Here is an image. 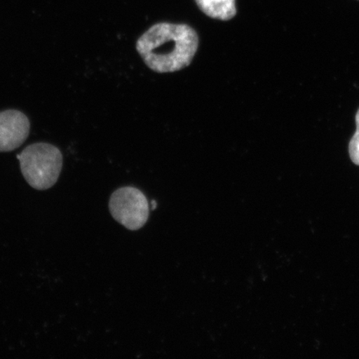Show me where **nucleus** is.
I'll return each mask as SVG.
<instances>
[{
    "label": "nucleus",
    "mask_w": 359,
    "mask_h": 359,
    "mask_svg": "<svg viewBox=\"0 0 359 359\" xmlns=\"http://www.w3.org/2000/svg\"><path fill=\"white\" fill-rule=\"evenodd\" d=\"M199 47L196 31L187 25L159 22L137 40V50L149 69L173 73L189 66Z\"/></svg>",
    "instance_id": "nucleus-1"
},
{
    "label": "nucleus",
    "mask_w": 359,
    "mask_h": 359,
    "mask_svg": "<svg viewBox=\"0 0 359 359\" xmlns=\"http://www.w3.org/2000/svg\"><path fill=\"white\" fill-rule=\"evenodd\" d=\"M17 157L22 176L34 189L44 191L55 185L62 168V154L57 147L34 143Z\"/></svg>",
    "instance_id": "nucleus-2"
},
{
    "label": "nucleus",
    "mask_w": 359,
    "mask_h": 359,
    "mask_svg": "<svg viewBox=\"0 0 359 359\" xmlns=\"http://www.w3.org/2000/svg\"><path fill=\"white\" fill-rule=\"evenodd\" d=\"M109 210L116 222L132 231L144 226L149 215L145 195L132 187H122L112 193Z\"/></svg>",
    "instance_id": "nucleus-3"
},
{
    "label": "nucleus",
    "mask_w": 359,
    "mask_h": 359,
    "mask_svg": "<svg viewBox=\"0 0 359 359\" xmlns=\"http://www.w3.org/2000/svg\"><path fill=\"white\" fill-rule=\"evenodd\" d=\"M30 122L22 111L8 109L0 111V152L19 148L28 138Z\"/></svg>",
    "instance_id": "nucleus-4"
},
{
    "label": "nucleus",
    "mask_w": 359,
    "mask_h": 359,
    "mask_svg": "<svg viewBox=\"0 0 359 359\" xmlns=\"http://www.w3.org/2000/svg\"><path fill=\"white\" fill-rule=\"evenodd\" d=\"M200 10L215 20L228 21L236 15V0H195Z\"/></svg>",
    "instance_id": "nucleus-5"
},
{
    "label": "nucleus",
    "mask_w": 359,
    "mask_h": 359,
    "mask_svg": "<svg viewBox=\"0 0 359 359\" xmlns=\"http://www.w3.org/2000/svg\"><path fill=\"white\" fill-rule=\"evenodd\" d=\"M355 120L357 130L351 140H350L348 152L350 158H351L353 163L359 165V109L357 111Z\"/></svg>",
    "instance_id": "nucleus-6"
},
{
    "label": "nucleus",
    "mask_w": 359,
    "mask_h": 359,
    "mask_svg": "<svg viewBox=\"0 0 359 359\" xmlns=\"http://www.w3.org/2000/svg\"><path fill=\"white\" fill-rule=\"evenodd\" d=\"M151 203H152V210L156 209V201H152Z\"/></svg>",
    "instance_id": "nucleus-7"
}]
</instances>
